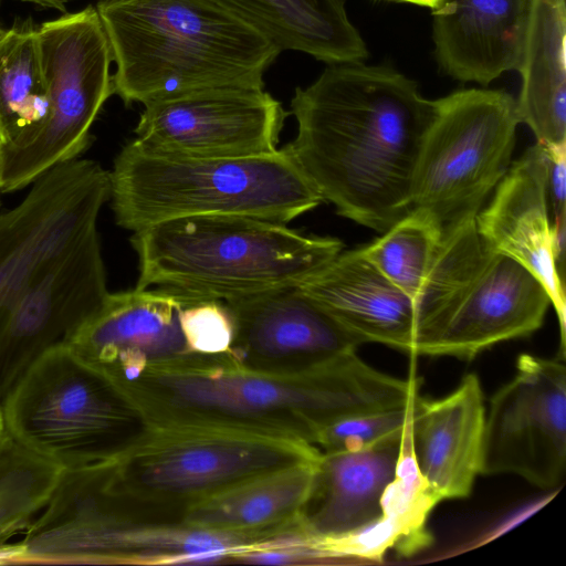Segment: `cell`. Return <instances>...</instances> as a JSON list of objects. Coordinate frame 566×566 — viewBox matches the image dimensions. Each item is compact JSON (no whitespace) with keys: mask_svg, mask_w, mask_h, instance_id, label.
<instances>
[{"mask_svg":"<svg viewBox=\"0 0 566 566\" xmlns=\"http://www.w3.org/2000/svg\"><path fill=\"white\" fill-rule=\"evenodd\" d=\"M287 145L324 201L379 233L411 209L417 161L436 112L417 83L386 65L329 64L296 87Z\"/></svg>","mask_w":566,"mask_h":566,"instance_id":"6da1fadb","label":"cell"},{"mask_svg":"<svg viewBox=\"0 0 566 566\" xmlns=\"http://www.w3.org/2000/svg\"><path fill=\"white\" fill-rule=\"evenodd\" d=\"M116 386L143 424L233 428L313 446L337 419L403 407L418 395L416 378L379 371L357 350L293 374L253 369L229 354H189Z\"/></svg>","mask_w":566,"mask_h":566,"instance_id":"7a4b0ae2","label":"cell"},{"mask_svg":"<svg viewBox=\"0 0 566 566\" xmlns=\"http://www.w3.org/2000/svg\"><path fill=\"white\" fill-rule=\"evenodd\" d=\"M126 105L220 86L264 88L281 50L216 0H99Z\"/></svg>","mask_w":566,"mask_h":566,"instance_id":"3957f363","label":"cell"},{"mask_svg":"<svg viewBox=\"0 0 566 566\" xmlns=\"http://www.w3.org/2000/svg\"><path fill=\"white\" fill-rule=\"evenodd\" d=\"M137 289H159L184 304L227 301L298 285L344 250L334 237L244 216H193L133 232Z\"/></svg>","mask_w":566,"mask_h":566,"instance_id":"277c9868","label":"cell"},{"mask_svg":"<svg viewBox=\"0 0 566 566\" xmlns=\"http://www.w3.org/2000/svg\"><path fill=\"white\" fill-rule=\"evenodd\" d=\"M117 226L132 232L193 216H244L287 224L324 200L289 146L245 157L149 149L135 138L109 171Z\"/></svg>","mask_w":566,"mask_h":566,"instance_id":"5b68a950","label":"cell"},{"mask_svg":"<svg viewBox=\"0 0 566 566\" xmlns=\"http://www.w3.org/2000/svg\"><path fill=\"white\" fill-rule=\"evenodd\" d=\"M307 442L249 430L143 424L108 462L97 464L103 488L130 512L182 520L197 503L242 481L315 460Z\"/></svg>","mask_w":566,"mask_h":566,"instance_id":"8992f818","label":"cell"},{"mask_svg":"<svg viewBox=\"0 0 566 566\" xmlns=\"http://www.w3.org/2000/svg\"><path fill=\"white\" fill-rule=\"evenodd\" d=\"M415 302L411 355L467 360L532 335L552 306L531 271L483 241L475 219L441 233Z\"/></svg>","mask_w":566,"mask_h":566,"instance_id":"52a82bcc","label":"cell"},{"mask_svg":"<svg viewBox=\"0 0 566 566\" xmlns=\"http://www.w3.org/2000/svg\"><path fill=\"white\" fill-rule=\"evenodd\" d=\"M263 538L144 516L102 486L95 465L63 470L44 509L23 532L17 564H230Z\"/></svg>","mask_w":566,"mask_h":566,"instance_id":"ba28073f","label":"cell"},{"mask_svg":"<svg viewBox=\"0 0 566 566\" xmlns=\"http://www.w3.org/2000/svg\"><path fill=\"white\" fill-rule=\"evenodd\" d=\"M1 403L11 439L62 470L114 460L143 427L116 385L67 344L35 359Z\"/></svg>","mask_w":566,"mask_h":566,"instance_id":"9c48e42d","label":"cell"},{"mask_svg":"<svg viewBox=\"0 0 566 566\" xmlns=\"http://www.w3.org/2000/svg\"><path fill=\"white\" fill-rule=\"evenodd\" d=\"M516 98L469 88L436 99L415 171L411 209L442 233L474 220L512 164Z\"/></svg>","mask_w":566,"mask_h":566,"instance_id":"30bf717a","label":"cell"},{"mask_svg":"<svg viewBox=\"0 0 566 566\" xmlns=\"http://www.w3.org/2000/svg\"><path fill=\"white\" fill-rule=\"evenodd\" d=\"M49 112L24 143L0 151V192L30 186L52 167L78 158L94 120L113 92L109 43L88 6L38 27Z\"/></svg>","mask_w":566,"mask_h":566,"instance_id":"8fae6325","label":"cell"},{"mask_svg":"<svg viewBox=\"0 0 566 566\" xmlns=\"http://www.w3.org/2000/svg\"><path fill=\"white\" fill-rule=\"evenodd\" d=\"M108 293L97 228L46 258L0 326V401L35 359L65 344Z\"/></svg>","mask_w":566,"mask_h":566,"instance_id":"7c38bea8","label":"cell"},{"mask_svg":"<svg viewBox=\"0 0 566 566\" xmlns=\"http://www.w3.org/2000/svg\"><path fill=\"white\" fill-rule=\"evenodd\" d=\"M566 468V368L522 354L485 410L481 474H515L553 489Z\"/></svg>","mask_w":566,"mask_h":566,"instance_id":"4fadbf2b","label":"cell"},{"mask_svg":"<svg viewBox=\"0 0 566 566\" xmlns=\"http://www.w3.org/2000/svg\"><path fill=\"white\" fill-rule=\"evenodd\" d=\"M135 139L167 154L245 157L275 151L287 113L261 87L220 86L143 104Z\"/></svg>","mask_w":566,"mask_h":566,"instance_id":"5bb4252c","label":"cell"},{"mask_svg":"<svg viewBox=\"0 0 566 566\" xmlns=\"http://www.w3.org/2000/svg\"><path fill=\"white\" fill-rule=\"evenodd\" d=\"M234 336L228 353L262 371L293 374L322 365L359 344L297 285L222 301Z\"/></svg>","mask_w":566,"mask_h":566,"instance_id":"9a60e30c","label":"cell"},{"mask_svg":"<svg viewBox=\"0 0 566 566\" xmlns=\"http://www.w3.org/2000/svg\"><path fill=\"white\" fill-rule=\"evenodd\" d=\"M184 305L159 289L109 292L65 344L122 385L146 367L193 354L180 325Z\"/></svg>","mask_w":566,"mask_h":566,"instance_id":"2e32d148","label":"cell"},{"mask_svg":"<svg viewBox=\"0 0 566 566\" xmlns=\"http://www.w3.org/2000/svg\"><path fill=\"white\" fill-rule=\"evenodd\" d=\"M546 172L547 151L536 143L511 164L492 200L475 217V226L489 247L513 258L542 282L557 313L564 353L565 283L553 259Z\"/></svg>","mask_w":566,"mask_h":566,"instance_id":"e0dca14e","label":"cell"},{"mask_svg":"<svg viewBox=\"0 0 566 566\" xmlns=\"http://www.w3.org/2000/svg\"><path fill=\"white\" fill-rule=\"evenodd\" d=\"M356 342L412 354L416 303L360 248L340 251L297 285Z\"/></svg>","mask_w":566,"mask_h":566,"instance_id":"ac0fdd59","label":"cell"},{"mask_svg":"<svg viewBox=\"0 0 566 566\" xmlns=\"http://www.w3.org/2000/svg\"><path fill=\"white\" fill-rule=\"evenodd\" d=\"M485 406L476 375L440 399L411 406L410 444L422 476L440 501L470 495L481 474Z\"/></svg>","mask_w":566,"mask_h":566,"instance_id":"d6986e66","label":"cell"},{"mask_svg":"<svg viewBox=\"0 0 566 566\" xmlns=\"http://www.w3.org/2000/svg\"><path fill=\"white\" fill-rule=\"evenodd\" d=\"M533 0H442L432 10L434 56L455 80L488 85L517 71Z\"/></svg>","mask_w":566,"mask_h":566,"instance_id":"ffe728a7","label":"cell"},{"mask_svg":"<svg viewBox=\"0 0 566 566\" xmlns=\"http://www.w3.org/2000/svg\"><path fill=\"white\" fill-rule=\"evenodd\" d=\"M406 431L360 449L321 451L302 517L308 534L344 535L380 516V500L395 475Z\"/></svg>","mask_w":566,"mask_h":566,"instance_id":"44dd1931","label":"cell"},{"mask_svg":"<svg viewBox=\"0 0 566 566\" xmlns=\"http://www.w3.org/2000/svg\"><path fill=\"white\" fill-rule=\"evenodd\" d=\"M318 459L242 481L197 503L182 520L209 531L263 539L300 526Z\"/></svg>","mask_w":566,"mask_h":566,"instance_id":"7402d4cb","label":"cell"},{"mask_svg":"<svg viewBox=\"0 0 566 566\" xmlns=\"http://www.w3.org/2000/svg\"><path fill=\"white\" fill-rule=\"evenodd\" d=\"M566 1L533 0L517 69L521 123L545 147L566 145Z\"/></svg>","mask_w":566,"mask_h":566,"instance_id":"603a6c76","label":"cell"},{"mask_svg":"<svg viewBox=\"0 0 566 566\" xmlns=\"http://www.w3.org/2000/svg\"><path fill=\"white\" fill-rule=\"evenodd\" d=\"M281 52L306 53L329 64L363 62L368 50L349 21L345 0H216Z\"/></svg>","mask_w":566,"mask_h":566,"instance_id":"cb8c5ba5","label":"cell"},{"mask_svg":"<svg viewBox=\"0 0 566 566\" xmlns=\"http://www.w3.org/2000/svg\"><path fill=\"white\" fill-rule=\"evenodd\" d=\"M439 502L418 469L408 427L395 475L380 500L381 514L356 534L360 552L370 560H380L388 549L409 557L429 547L432 535L427 521Z\"/></svg>","mask_w":566,"mask_h":566,"instance_id":"d4e9b609","label":"cell"},{"mask_svg":"<svg viewBox=\"0 0 566 566\" xmlns=\"http://www.w3.org/2000/svg\"><path fill=\"white\" fill-rule=\"evenodd\" d=\"M49 112L48 85L32 20H19L0 36L1 148L18 146L41 126Z\"/></svg>","mask_w":566,"mask_h":566,"instance_id":"484cf974","label":"cell"},{"mask_svg":"<svg viewBox=\"0 0 566 566\" xmlns=\"http://www.w3.org/2000/svg\"><path fill=\"white\" fill-rule=\"evenodd\" d=\"M62 471L14 441L0 455V545L44 509Z\"/></svg>","mask_w":566,"mask_h":566,"instance_id":"4316f807","label":"cell"},{"mask_svg":"<svg viewBox=\"0 0 566 566\" xmlns=\"http://www.w3.org/2000/svg\"><path fill=\"white\" fill-rule=\"evenodd\" d=\"M440 238L441 232L424 214L410 209L379 238L360 250L377 269L415 301L430 269Z\"/></svg>","mask_w":566,"mask_h":566,"instance_id":"83f0119b","label":"cell"},{"mask_svg":"<svg viewBox=\"0 0 566 566\" xmlns=\"http://www.w3.org/2000/svg\"><path fill=\"white\" fill-rule=\"evenodd\" d=\"M75 178L72 163L59 164L31 184L19 205L0 212V289L27 241L65 197Z\"/></svg>","mask_w":566,"mask_h":566,"instance_id":"f1b7e54d","label":"cell"},{"mask_svg":"<svg viewBox=\"0 0 566 566\" xmlns=\"http://www.w3.org/2000/svg\"><path fill=\"white\" fill-rule=\"evenodd\" d=\"M411 406L365 411L337 419L318 432L315 446L323 452L360 449L401 436L409 427Z\"/></svg>","mask_w":566,"mask_h":566,"instance_id":"f546056e","label":"cell"},{"mask_svg":"<svg viewBox=\"0 0 566 566\" xmlns=\"http://www.w3.org/2000/svg\"><path fill=\"white\" fill-rule=\"evenodd\" d=\"M180 325L193 354L216 356L228 354L234 336L229 310L222 301H199L185 304Z\"/></svg>","mask_w":566,"mask_h":566,"instance_id":"4dcf8cb0","label":"cell"},{"mask_svg":"<svg viewBox=\"0 0 566 566\" xmlns=\"http://www.w3.org/2000/svg\"><path fill=\"white\" fill-rule=\"evenodd\" d=\"M545 148L547 151V198L553 213L556 214L566 210V145Z\"/></svg>","mask_w":566,"mask_h":566,"instance_id":"1f68e13d","label":"cell"},{"mask_svg":"<svg viewBox=\"0 0 566 566\" xmlns=\"http://www.w3.org/2000/svg\"><path fill=\"white\" fill-rule=\"evenodd\" d=\"M566 210L554 214L551 223L552 252L556 272L564 282Z\"/></svg>","mask_w":566,"mask_h":566,"instance_id":"d6a6232c","label":"cell"},{"mask_svg":"<svg viewBox=\"0 0 566 566\" xmlns=\"http://www.w3.org/2000/svg\"><path fill=\"white\" fill-rule=\"evenodd\" d=\"M24 1H29L32 3L39 4L41 7H45V8L64 10L65 4L73 0H24Z\"/></svg>","mask_w":566,"mask_h":566,"instance_id":"836d02e7","label":"cell"},{"mask_svg":"<svg viewBox=\"0 0 566 566\" xmlns=\"http://www.w3.org/2000/svg\"><path fill=\"white\" fill-rule=\"evenodd\" d=\"M385 1H394V2H402V3H411L420 7H426L431 10L438 8L442 0H385Z\"/></svg>","mask_w":566,"mask_h":566,"instance_id":"e575fe53","label":"cell"},{"mask_svg":"<svg viewBox=\"0 0 566 566\" xmlns=\"http://www.w3.org/2000/svg\"><path fill=\"white\" fill-rule=\"evenodd\" d=\"M13 443L11 437L7 433L0 437V455Z\"/></svg>","mask_w":566,"mask_h":566,"instance_id":"d590c367","label":"cell"},{"mask_svg":"<svg viewBox=\"0 0 566 566\" xmlns=\"http://www.w3.org/2000/svg\"><path fill=\"white\" fill-rule=\"evenodd\" d=\"M2 403L0 401V437L7 434Z\"/></svg>","mask_w":566,"mask_h":566,"instance_id":"8d00e7d4","label":"cell"},{"mask_svg":"<svg viewBox=\"0 0 566 566\" xmlns=\"http://www.w3.org/2000/svg\"><path fill=\"white\" fill-rule=\"evenodd\" d=\"M3 32L4 30L0 27V36L2 35Z\"/></svg>","mask_w":566,"mask_h":566,"instance_id":"74e56055","label":"cell"},{"mask_svg":"<svg viewBox=\"0 0 566 566\" xmlns=\"http://www.w3.org/2000/svg\"><path fill=\"white\" fill-rule=\"evenodd\" d=\"M1 195H2V193L0 192V208H1V206H2Z\"/></svg>","mask_w":566,"mask_h":566,"instance_id":"f35d334b","label":"cell"},{"mask_svg":"<svg viewBox=\"0 0 566 566\" xmlns=\"http://www.w3.org/2000/svg\"><path fill=\"white\" fill-rule=\"evenodd\" d=\"M0 151H1V140H0Z\"/></svg>","mask_w":566,"mask_h":566,"instance_id":"ab89813d","label":"cell"}]
</instances>
